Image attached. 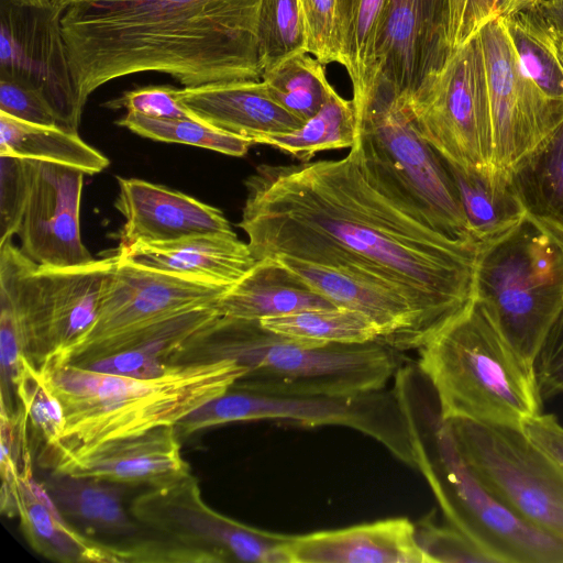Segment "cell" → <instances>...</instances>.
<instances>
[{"label": "cell", "instance_id": "obj_12", "mask_svg": "<svg viewBox=\"0 0 563 563\" xmlns=\"http://www.w3.org/2000/svg\"><path fill=\"white\" fill-rule=\"evenodd\" d=\"M420 135L446 162L466 169L494 166L486 68L478 33L407 95Z\"/></svg>", "mask_w": 563, "mask_h": 563}, {"label": "cell", "instance_id": "obj_13", "mask_svg": "<svg viewBox=\"0 0 563 563\" xmlns=\"http://www.w3.org/2000/svg\"><path fill=\"white\" fill-rule=\"evenodd\" d=\"M115 255L78 266H36L16 283L12 305L23 353L35 367L56 360L96 321Z\"/></svg>", "mask_w": 563, "mask_h": 563}, {"label": "cell", "instance_id": "obj_38", "mask_svg": "<svg viewBox=\"0 0 563 563\" xmlns=\"http://www.w3.org/2000/svg\"><path fill=\"white\" fill-rule=\"evenodd\" d=\"M18 397L33 435L42 446L40 452L54 445L65 427L63 408L40 369L25 357L18 383Z\"/></svg>", "mask_w": 563, "mask_h": 563}, {"label": "cell", "instance_id": "obj_39", "mask_svg": "<svg viewBox=\"0 0 563 563\" xmlns=\"http://www.w3.org/2000/svg\"><path fill=\"white\" fill-rule=\"evenodd\" d=\"M24 354L20 330L9 301L0 296V378L1 411L15 415L22 408L18 383L23 372Z\"/></svg>", "mask_w": 563, "mask_h": 563}, {"label": "cell", "instance_id": "obj_27", "mask_svg": "<svg viewBox=\"0 0 563 563\" xmlns=\"http://www.w3.org/2000/svg\"><path fill=\"white\" fill-rule=\"evenodd\" d=\"M42 485L63 517L79 531L129 538L139 532L137 521L123 506L126 484L52 472Z\"/></svg>", "mask_w": 563, "mask_h": 563}, {"label": "cell", "instance_id": "obj_30", "mask_svg": "<svg viewBox=\"0 0 563 563\" xmlns=\"http://www.w3.org/2000/svg\"><path fill=\"white\" fill-rule=\"evenodd\" d=\"M0 155L60 164L90 175L109 166V159L78 133L22 121L3 112H0Z\"/></svg>", "mask_w": 563, "mask_h": 563}, {"label": "cell", "instance_id": "obj_51", "mask_svg": "<svg viewBox=\"0 0 563 563\" xmlns=\"http://www.w3.org/2000/svg\"><path fill=\"white\" fill-rule=\"evenodd\" d=\"M467 1L468 0H450V42L453 49L457 45Z\"/></svg>", "mask_w": 563, "mask_h": 563}, {"label": "cell", "instance_id": "obj_55", "mask_svg": "<svg viewBox=\"0 0 563 563\" xmlns=\"http://www.w3.org/2000/svg\"><path fill=\"white\" fill-rule=\"evenodd\" d=\"M562 245H563V242H562Z\"/></svg>", "mask_w": 563, "mask_h": 563}, {"label": "cell", "instance_id": "obj_40", "mask_svg": "<svg viewBox=\"0 0 563 563\" xmlns=\"http://www.w3.org/2000/svg\"><path fill=\"white\" fill-rule=\"evenodd\" d=\"M30 187L27 159L0 155V244L16 234Z\"/></svg>", "mask_w": 563, "mask_h": 563}, {"label": "cell", "instance_id": "obj_15", "mask_svg": "<svg viewBox=\"0 0 563 563\" xmlns=\"http://www.w3.org/2000/svg\"><path fill=\"white\" fill-rule=\"evenodd\" d=\"M477 33L493 121V163L509 172L563 121V101L548 97L523 71L500 16Z\"/></svg>", "mask_w": 563, "mask_h": 563}, {"label": "cell", "instance_id": "obj_21", "mask_svg": "<svg viewBox=\"0 0 563 563\" xmlns=\"http://www.w3.org/2000/svg\"><path fill=\"white\" fill-rule=\"evenodd\" d=\"M175 95L194 119L254 144L264 135L290 133L305 123L273 99L263 80L175 88Z\"/></svg>", "mask_w": 563, "mask_h": 563}, {"label": "cell", "instance_id": "obj_19", "mask_svg": "<svg viewBox=\"0 0 563 563\" xmlns=\"http://www.w3.org/2000/svg\"><path fill=\"white\" fill-rule=\"evenodd\" d=\"M115 209L124 218L119 249L208 233H233L223 212L191 196L139 178L117 177Z\"/></svg>", "mask_w": 563, "mask_h": 563}, {"label": "cell", "instance_id": "obj_26", "mask_svg": "<svg viewBox=\"0 0 563 563\" xmlns=\"http://www.w3.org/2000/svg\"><path fill=\"white\" fill-rule=\"evenodd\" d=\"M13 495L22 531L36 552L62 563L112 562L113 545L95 541L74 528L44 486L34 481L31 463L18 473Z\"/></svg>", "mask_w": 563, "mask_h": 563}, {"label": "cell", "instance_id": "obj_41", "mask_svg": "<svg viewBox=\"0 0 563 563\" xmlns=\"http://www.w3.org/2000/svg\"><path fill=\"white\" fill-rule=\"evenodd\" d=\"M415 526L418 543L429 563H490L489 559L476 545L451 526L439 527L430 518H424Z\"/></svg>", "mask_w": 563, "mask_h": 563}, {"label": "cell", "instance_id": "obj_28", "mask_svg": "<svg viewBox=\"0 0 563 563\" xmlns=\"http://www.w3.org/2000/svg\"><path fill=\"white\" fill-rule=\"evenodd\" d=\"M444 162L455 184L470 236L478 247L501 239L527 217L508 172L495 166L466 169Z\"/></svg>", "mask_w": 563, "mask_h": 563}, {"label": "cell", "instance_id": "obj_9", "mask_svg": "<svg viewBox=\"0 0 563 563\" xmlns=\"http://www.w3.org/2000/svg\"><path fill=\"white\" fill-rule=\"evenodd\" d=\"M475 298L514 349L534 361L563 313V245L528 216L479 247Z\"/></svg>", "mask_w": 563, "mask_h": 563}, {"label": "cell", "instance_id": "obj_43", "mask_svg": "<svg viewBox=\"0 0 563 563\" xmlns=\"http://www.w3.org/2000/svg\"><path fill=\"white\" fill-rule=\"evenodd\" d=\"M0 112L22 121L62 128L55 111L41 90L26 82L2 76Z\"/></svg>", "mask_w": 563, "mask_h": 563}, {"label": "cell", "instance_id": "obj_36", "mask_svg": "<svg viewBox=\"0 0 563 563\" xmlns=\"http://www.w3.org/2000/svg\"><path fill=\"white\" fill-rule=\"evenodd\" d=\"M501 20L527 76L548 97L563 101V69L544 37L536 9Z\"/></svg>", "mask_w": 563, "mask_h": 563}, {"label": "cell", "instance_id": "obj_10", "mask_svg": "<svg viewBox=\"0 0 563 563\" xmlns=\"http://www.w3.org/2000/svg\"><path fill=\"white\" fill-rule=\"evenodd\" d=\"M254 420L303 428H351L416 468L409 423L394 388L345 396H277L232 387L192 410L176 429L178 434L187 435L219 424Z\"/></svg>", "mask_w": 563, "mask_h": 563}, {"label": "cell", "instance_id": "obj_45", "mask_svg": "<svg viewBox=\"0 0 563 563\" xmlns=\"http://www.w3.org/2000/svg\"><path fill=\"white\" fill-rule=\"evenodd\" d=\"M173 366L174 363H169L156 353L145 349H131L112 353L84 365V367L97 372L140 379L163 376Z\"/></svg>", "mask_w": 563, "mask_h": 563}, {"label": "cell", "instance_id": "obj_11", "mask_svg": "<svg viewBox=\"0 0 563 563\" xmlns=\"http://www.w3.org/2000/svg\"><path fill=\"white\" fill-rule=\"evenodd\" d=\"M446 421L479 484L525 521L563 541V468L521 428Z\"/></svg>", "mask_w": 563, "mask_h": 563}, {"label": "cell", "instance_id": "obj_16", "mask_svg": "<svg viewBox=\"0 0 563 563\" xmlns=\"http://www.w3.org/2000/svg\"><path fill=\"white\" fill-rule=\"evenodd\" d=\"M64 7L34 9L1 0L2 77L41 90L60 126L78 133L82 109L74 89L60 19Z\"/></svg>", "mask_w": 563, "mask_h": 563}, {"label": "cell", "instance_id": "obj_42", "mask_svg": "<svg viewBox=\"0 0 563 563\" xmlns=\"http://www.w3.org/2000/svg\"><path fill=\"white\" fill-rule=\"evenodd\" d=\"M307 33V51L322 64L339 63L335 0H298Z\"/></svg>", "mask_w": 563, "mask_h": 563}, {"label": "cell", "instance_id": "obj_49", "mask_svg": "<svg viewBox=\"0 0 563 563\" xmlns=\"http://www.w3.org/2000/svg\"><path fill=\"white\" fill-rule=\"evenodd\" d=\"M543 0H497V15L508 18L538 9Z\"/></svg>", "mask_w": 563, "mask_h": 563}, {"label": "cell", "instance_id": "obj_46", "mask_svg": "<svg viewBox=\"0 0 563 563\" xmlns=\"http://www.w3.org/2000/svg\"><path fill=\"white\" fill-rule=\"evenodd\" d=\"M534 372L542 398L563 393V313L534 361Z\"/></svg>", "mask_w": 563, "mask_h": 563}, {"label": "cell", "instance_id": "obj_34", "mask_svg": "<svg viewBox=\"0 0 563 563\" xmlns=\"http://www.w3.org/2000/svg\"><path fill=\"white\" fill-rule=\"evenodd\" d=\"M260 323L277 334L320 343L379 342L376 324L365 314L344 307L272 317Z\"/></svg>", "mask_w": 563, "mask_h": 563}, {"label": "cell", "instance_id": "obj_48", "mask_svg": "<svg viewBox=\"0 0 563 563\" xmlns=\"http://www.w3.org/2000/svg\"><path fill=\"white\" fill-rule=\"evenodd\" d=\"M496 15L497 0H468L456 47L473 37L487 21Z\"/></svg>", "mask_w": 563, "mask_h": 563}, {"label": "cell", "instance_id": "obj_6", "mask_svg": "<svg viewBox=\"0 0 563 563\" xmlns=\"http://www.w3.org/2000/svg\"><path fill=\"white\" fill-rule=\"evenodd\" d=\"M418 352L416 364L444 420L521 428L525 420L541 413L534 365L514 349L476 298Z\"/></svg>", "mask_w": 563, "mask_h": 563}, {"label": "cell", "instance_id": "obj_3", "mask_svg": "<svg viewBox=\"0 0 563 563\" xmlns=\"http://www.w3.org/2000/svg\"><path fill=\"white\" fill-rule=\"evenodd\" d=\"M63 408L58 441L40 452L43 467L58 471L99 445L177 426L207 401L227 393L247 369L230 360L174 363L165 375L131 378L75 364L38 368Z\"/></svg>", "mask_w": 563, "mask_h": 563}, {"label": "cell", "instance_id": "obj_33", "mask_svg": "<svg viewBox=\"0 0 563 563\" xmlns=\"http://www.w3.org/2000/svg\"><path fill=\"white\" fill-rule=\"evenodd\" d=\"M308 52L294 54L263 75L273 99L305 122L314 115L333 92L324 64Z\"/></svg>", "mask_w": 563, "mask_h": 563}, {"label": "cell", "instance_id": "obj_7", "mask_svg": "<svg viewBox=\"0 0 563 563\" xmlns=\"http://www.w3.org/2000/svg\"><path fill=\"white\" fill-rule=\"evenodd\" d=\"M227 288L147 267L115 254L103 283L95 323L81 339L46 364L84 366L131 349H145L170 362L220 316L214 306Z\"/></svg>", "mask_w": 563, "mask_h": 563}, {"label": "cell", "instance_id": "obj_35", "mask_svg": "<svg viewBox=\"0 0 563 563\" xmlns=\"http://www.w3.org/2000/svg\"><path fill=\"white\" fill-rule=\"evenodd\" d=\"M117 124L154 141L198 146L235 157L244 156L254 145L249 139L218 130L192 118L162 119L126 112Z\"/></svg>", "mask_w": 563, "mask_h": 563}, {"label": "cell", "instance_id": "obj_1", "mask_svg": "<svg viewBox=\"0 0 563 563\" xmlns=\"http://www.w3.org/2000/svg\"><path fill=\"white\" fill-rule=\"evenodd\" d=\"M245 187L239 227L256 261L284 255L384 280L410 302L428 341L475 300L478 245L399 206L350 154L262 164Z\"/></svg>", "mask_w": 563, "mask_h": 563}, {"label": "cell", "instance_id": "obj_22", "mask_svg": "<svg viewBox=\"0 0 563 563\" xmlns=\"http://www.w3.org/2000/svg\"><path fill=\"white\" fill-rule=\"evenodd\" d=\"M289 563H429L404 517L291 536Z\"/></svg>", "mask_w": 563, "mask_h": 563}, {"label": "cell", "instance_id": "obj_20", "mask_svg": "<svg viewBox=\"0 0 563 563\" xmlns=\"http://www.w3.org/2000/svg\"><path fill=\"white\" fill-rule=\"evenodd\" d=\"M274 256L338 307L368 317L378 328L379 342L390 349L397 352L418 350L428 341L410 302L388 283L362 272Z\"/></svg>", "mask_w": 563, "mask_h": 563}, {"label": "cell", "instance_id": "obj_52", "mask_svg": "<svg viewBox=\"0 0 563 563\" xmlns=\"http://www.w3.org/2000/svg\"><path fill=\"white\" fill-rule=\"evenodd\" d=\"M538 12V11H537ZM539 15L540 24L542 32L544 34V37L547 38L550 47L552 48L553 53L555 54L562 69H563V33L559 32L558 30L550 26L543 18Z\"/></svg>", "mask_w": 563, "mask_h": 563}, {"label": "cell", "instance_id": "obj_53", "mask_svg": "<svg viewBox=\"0 0 563 563\" xmlns=\"http://www.w3.org/2000/svg\"><path fill=\"white\" fill-rule=\"evenodd\" d=\"M8 2L26 8L48 9L55 5V0H7Z\"/></svg>", "mask_w": 563, "mask_h": 563}, {"label": "cell", "instance_id": "obj_23", "mask_svg": "<svg viewBox=\"0 0 563 563\" xmlns=\"http://www.w3.org/2000/svg\"><path fill=\"white\" fill-rule=\"evenodd\" d=\"M176 426L106 442L54 473L158 487L177 481L190 468L180 453Z\"/></svg>", "mask_w": 563, "mask_h": 563}, {"label": "cell", "instance_id": "obj_31", "mask_svg": "<svg viewBox=\"0 0 563 563\" xmlns=\"http://www.w3.org/2000/svg\"><path fill=\"white\" fill-rule=\"evenodd\" d=\"M386 0H335L339 63L346 69L352 95L368 89L377 70V42Z\"/></svg>", "mask_w": 563, "mask_h": 563}, {"label": "cell", "instance_id": "obj_24", "mask_svg": "<svg viewBox=\"0 0 563 563\" xmlns=\"http://www.w3.org/2000/svg\"><path fill=\"white\" fill-rule=\"evenodd\" d=\"M117 254L147 267L223 287L236 283L256 262L249 244L234 232L164 243L139 242L118 247Z\"/></svg>", "mask_w": 563, "mask_h": 563}, {"label": "cell", "instance_id": "obj_44", "mask_svg": "<svg viewBox=\"0 0 563 563\" xmlns=\"http://www.w3.org/2000/svg\"><path fill=\"white\" fill-rule=\"evenodd\" d=\"M104 106L113 110L125 109L126 112L152 118H192L178 101L175 88L170 86H150L129 90L117 99L108 101Z\"/></svg>", "mask_w": 563, "mask_h": 563}, {"label": "cell", "instance_id": "obj_17", "mask_svg": "<svg viewBox=\"0 0 563 563\" xmlns=\"http://www.w3.org/2000/svg\"><path fill=\"white\" fill-rule=\"evenodd\" d=\"M27 164L29 196L16 233L21 252L43 266L92 262L95 258L85 246L80 231L84 173L36 159H27Z\"/></svg>", "mask_w": 563, "mask_h": 563}, {"label": "cell", "instance_id": "obj_50", "mask_svg": "<svg viewBox=\"0 0 563 563\" xmlns=\"http://www.w3.org/2000/svg\"><path fill=\"white\" fill-rule=\"evenodd\" d=\"M537 10L550 26L563 33V0H543Z\"/></svg>", "mask_w": 563, "mask_h": 563}, {"label": "cell", "instance_id": "obj_8", "mask_svg": "<svg viewBox=\"0 0 563 563\" xmlns=\"http://www.w3.org/2000/svg\"><path fill=\"white\" fill-rule=\"evenodd\" d=\"M352 103L355 139L349 154L366 177L435 230L473 242L453 178L418 132L407 95L377 75L368 89L352 95Z\"/></svg>", "mask_w": 563, "mask_h": 563}, {"label": "cell", "instance_id": "obj_2", "mask_svg": "<svg viewBox=\"0 0 563 563\" xmlns=\"http://www.w3.org/2000/svg\"><path fill=\"white\" fill-rule=\"evenodd\" d=\"M262 0H73L62 14L80 108L111 80L169 75L183 87L262 80Z\"/></svg>", "mask_w": 563, "mask_h": 563}, {"label": "cell", "instance_id": "obj_32", "mask_svg": "<svg viewBox=\"0 0 563 563\" xmlns=\"http://www.w3.org/2000/svg\"><path fill=\"white\" fill-rule=\"evenodd\" d=\"M354 139L355 111L352 100L344 99L333 90L320 110L300 129L290 133L264 135L256 144L275 147L305 163L322 151L351 148Z\"/></svg>", "mask_w": 563, "mask_h": 563}, {"label": "cell", "instance_id": "obj_29", "mask_svg": "<svg viewBox=\"0 0 563 563\" xmlns=\"http://www.w3.org/2000/svg\"><path fill=\"white\" fill-rule=\"evenodd\" d=\"M533 221L563 242V121L508 172Z\"/></svg>", "mask_w": 563, "mask_h": 563}, {"label": "cell", "instance_id": "obj_5", "mask_svg": "<svg viewBox=\"0 0 563 563\" xmlns=\"http://www.w3.org/2000/svg\"><path fill=\"white\" fill-rule=\"evenodd\" d=\"M378 342L320 343L274 333L260 321L219 316L183 362L230 360L247 372L233 388L277 396H345L386 388L398 368Z\"/></svg>", "mask_w": 563, "mask_h": 563}, {"label": "cell", "instance_id": "obj_4", "mask_svg": "<svg viewBox=\"0 0 563 563\" xmlns=\"http://www.w3.org/2000/svg\"><path fill=\"white\" fill-rule=\"evenodd\" d=\"M394 390L407 417L421 472L449 523L490 563H563V541L517 516L475 478L421 372L400 371Z\"/></svg>", "mask_w": 563, "mask_h": 563}, {"label": "cell", "instance_id": "obj_37", "mask_svg": "<svg viewBox=\"0 0 563 563\" xmlns=\"http://www.w3.org/2000/svg\"><path fill=\"white\" fill-rule=\"evenodd\" d=\"M257 37L264 73L294 54L308 52L298 0H262Z\"/></svg>", "mask_w": 563, "mask_h": 563}, {"label": "cell", "instance_id": "obj_18", "mask_svg": "<svg viewBox=\"0 0 563 563\" xmlns=\"http://www.w3.org/2000/svg\"><path fill=\"white\" fill-rule=\"evenodd\" d=\"M450 20V0H386L378 75L399 93H411L451 56Z\"/></svg>", "mask_w": 563, "mask_h": 563}, {"label": "cell", "instance_id": "obj_25", "mask_svg": "<svg viewBox=\"0 0 563 563\" xmlns=\"http://www.w3.org/2000/svg\"><path fill=\"white\" fill-rule=\"evenodd\" d=\"M335 307L276 256L257 260L214 306L222 317L247 321Z\"/></svg>", "mask_w": 563, "mask_h": 563}, {"label": "cell", "instance_id": "obj_47", "mask_svg": "<svg viewBox=\"0 0 563 563\" xmlns=\"http://www.w3.org/2000/svg\"><path fill=\"white\" fill-rule=\"evenodd\" d=\"M523 433L563 468V427L553 415L539 413L521 424Z\"/></svg>", "mask_w": 563, "mask_h": 563}, {"label": "cell", "instance_id": "obj_14", "mask_svg": "<svg viewBox=\"0 0 563 563\" xmlns=\"http://www.w3.org/2000/svg\"><path fill=\"white\" fill-rule=\"evenodd\" d=\"M131 516L165 539L208 553L214 562L289 563L291 536L246 526L210 508L188 474L136 496Z\"/></svg>", "mask_w": 563, "mask_h": 563}, {"label": "cell", "instance_id": "obj_54", "mask_svg": "<svg viewBox=\"0 0 563 563\" xmlns=\"http://www.w3.org/2000/svg\"><path fill=\"white\" fill-rule=\"evenodd\" d=\"M55 1H56V3H59L60 5H63L65 8L73 0H55Z\"/></svg>", "mask_w": 563, "mask_h": 563}]
</instances>
